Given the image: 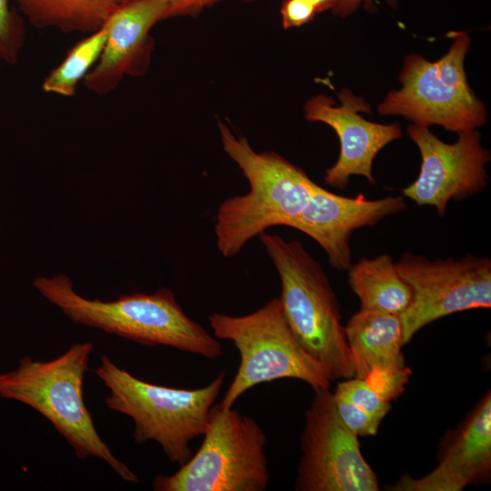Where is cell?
Wrapping results in <instances>:
<instances>
[{
  "label": "cell",
  "instance_id": "4",
  "mask_svg": "<svg viewBox=\"0 0 491 491\" xmlns=\"http://www.w3.org/2000/svg\"><path fill=\"white\" fill-rule=\"evenodd\" d=\"M259 239L278 273L279 300L299 345L330 381L354 377L339 302L323 267L296 239L267 233Z\"/></svg>",
  "mask_w": 491,
  "mask_h": 491
},
{
  "label": "cell",
  "instance_id": "20",
  "mask_svg": "<svg viewBox=\"0 0 491 491\" xmlns=\"http://www.w3.org/2000/svg\"><path fill=\"white\" fill-rule=\"evenodd\" d=\"M106 37L107 31L103 26L72 46L63 61L44 79L43 91L65 97L74 96L79 82L83 81L98 61Z\"/></svg>",
  "mask_w": 491,
  "mask_h": 491
},
{
  "label": "cell",
  "instance_id": "6",
  "mask_svg": "<svg viewBox=\"0 0 491 491\" xmlns=\"http://www.w3.org/2000/svg\"><path fill=\"white\" fill-rule=\"evenodd\" d=\"M208 320L214 336L232 342L240 355L237 371L219 403L222 407H233L250 388L277 379L301 380L314 390L330 387L324 367L296 339L279 298L245 316L215 312Z\"/></svg>",
  "mask_w": 491,
  "mask_h": 491
},
{
  "label": "cell",
  "instance_id": "25",
  "mask_svg": "<svg viewBox=\"0 0 491 491\" xmlns=\"http://www.w3.org/2000/svg\"><path fill=\"white\" fill-rule=\"evenodd\" d=\"M315 6L316 13H322L334 9L340 0H309Z\"/></svg>",
  "mask_w": 491,
  "mask_h": 491
},
{
  "label": "cell",
  "instance_id": "13",
  "mask_svg": "<svg viewBox=\"0 0 491 491\" xmlns=\"http://www.w3.org/2000/svg\"><path fill=\"white\" fill-rule=\"evenodd\" d=\"M406 208L403 195L368 199L358 194L347 197L316 185L306 205L289 227L314 239L326 253L333 268L347 270L352 265V234Z\"/></svg>",
  "mask_w": 491,
  "mask_h": 491
},
{
  "label": "cell",
  "instance_id": "26",
  "mask_svg": "<svg viewBox=\"0 0 491 491\" xmlns=\"http://www.w3.org/2000/svg\"><path fill=\"white\" fill-rule=\"evenodd\" d=\"M391 6H396L397 0H386Z\"/></svg>",
  "mask_w": 491,
  "mask_h": 491
},
{
  "label": "cell",
  "instance_id": "9",
  "mask_svg": "<svg viewBox=\"0 0 491 491\" xmlns=\"http://www.w3.org/2000/svg\"><path fill=\"white\" fill-rule=\"evenodd\" d=\"M412 290L408 307L399 316L403 343L444 316L491 306V260L466 255L460 259L431 260L406 252L396 262Z\"/></svg>",
  "mask_w": 491,
  "mask_h": 491
},
{
  "label": "cell",
  "instance_id": "7",
  "mask_svg": "<svg viewBox=\"0 0 491 491\" xmlns=\"http://www.w3.org/2000/svg\"><path fill=\"white\" fill-rule=\"evenodd\" d=\"M204 440L172 475L155 477V491H264L269 484L266 437L252 417L219 403L210 410Z\"/></svg>",
  "mask_w": 491,
  "mask_h": 491
},
{
  "label": "cell",
  "instance_id": "8",
  "mask_svg": "<svg viewBox=\"0 0 491 491\" xmlns=\"http://www.w3.org/2000/svg\"><path fill=\"white\" fill-rule=\"evenodd\" d=\"M470 39L456 33L448 52L436 62L418 55L406 56L399 80L378 105L383 115H403L419 125H439L457 134L476 130L486 120L483 103L470 89L464 60Z\"/></svg>",
  "mask_w": 491,
  "mask_h": 491
},
{
  "label": "cell",
  "instance_id": "11",
  "mask_svg": "<svg viewBox=\"0 0 491 491\" xmlns=\"http://www.w3.org/2000/svg\"><path fill=\"white\" fill-rule=\"evenodd\" d=\"M407 133L419 149L421 165L416 179L402 190L404 197L435 207L442 217L450 200H463L486 187L490 153L482 146L478 132L458 134L452 144L441 141L425 125H410Z\"/></svg>",
  "mask_w": 491,
  "mask_h": 491
},
{
  "label": "cell",
  "instance_id": "2",
  "mask_svg": "<svg viewBox=\"0 0 491 491\" xmlns=\"http://www.w3.org/2000/svg\"><path fill=\"white\" fill-rule=\"evenodd\" d=\"M225 152L249 183V191L224 200L215 217L216 247L225 257L241 252L272 226L290 224L310 199L316 184L299 167L275 152H256L245 136L236 137L218 122Z\"/></svg>",
  "mask_w": 491,
  "mask_h": 491
},
{
  "label": "cell",
  "instance_id": "22",
  "mask_svg": "<svg viewBox=\"0 0 491 491\" xmlns=\"http://www.w3.org/2000/svg\"><path fill=\"white\" fill-rule=\"evenodd\" d=\"M280 13L285 29L303 25L317 14L309 0H284Z\"/></svg>",
  "mask_w": 491,
  "mask_h": 491
},
{
  "label": "cell",
  "instance_id": "12",
  "mask_svg": "<svg viewBox=\"0 0 491 491\" xmlns=\"http://www.w3.org/2000/svg\"><path fill=\"white\" fill-rule=\"evenodd\" d=\"M341 105L324 95L311 98L305 105L308 121L331 126L339 138L340 152L336 162L326 170L324 180L332 187L344 190L351 175H362L376 184L372 166L377 153L402 136L398 123L381 125L367 121L359 113H371L369 105L348 89L338 94Z\"/></svg>",
  "mask_w": 491,
  "mask_h": 491
},
{
  "label": "cell",
  "instance_id": "5",
  "mask_svg": "<svg viewBox=\"0 0 491 491\" xmlns=\"http://www.w3.org/2000/svg\"><path fill=\"white\" fill-rule=\"evenodd\" d=\"M95 373L109 390L107 407L132 418L135 444L155 441L180 466L193 455L191 441L205 434L225 378L223 370L200 388L155 385L134 376L106 355L101 356Z\"/></svg>",
  "mask_w": 491,
  "mask_h": 491
},
{
  "label": "cell",
  "instance_id": "18",
  "mask_svg": "<svg viewBox=\"0 0 491 491\" xmlns=\"http://www.w3.org/2000/svg\"><path fill=\"white\" fill-rule=\"evenodd\" d=\"M38 29L91 34L101 29L122 0H15Z\"/></svg>",
  "mask_w": 491,
  "mask_h": 491
},
{
  "label": "cell",
  "instance_id": "10",
  "mask_svg": "<svg viewBox=\"0 0 491 491\" xmlns=\"http://www.w3.org/2000/svg\"><path fill=\"white\" fill-rule=\"evenodd\" d=\"M301 434L297 491H377L378 478L358 439L342 422L329 388L315 389Z\"/></svg>",
  "mask_w": 491,
  "mask_h": 491
},
{
  "label": "cell",
  "instance_id": "24",
  "mask_svg": "<svg viewBox=\"0 0 491 491\" xmlns=\"http://www.w3.org/2000/svg\"><path fill=\"white\" fill-rule=\"evenodd\" d=\"M373 0H340L333 9L335 15L341 17H346L356 11L362 4L371 7Z\"/></svg>",
  "mask_w": 491,
  "mask_h": 491
},
{
  "label": "cell",
  "instance_id": "19",
  "mask_svg": "<svg viewBox=\"0 0 491 491\" xmlns=\"http://www.w3.org/2000/svg\"><path fill=\"white\" fill-rule=\"evenodd\" d=\"M333 394L338 416L356 436H376L391 408L362 378L343 379Z\"/></svg>",
  "mask_w": 491,
  "mask_h": 491
},
{
  "label": "cell",
  "instance_id": "3",
  "mask_svg": "<svg viewBox=\"0 0 491 491\" xmlns=\"http://www.w3.org/2000/svg\"><path fill=\"white\" fill-rule=\"evenodd\" d=\"M93 349V344L86 341L71 345L48 361L25 356L15 369L0 374V396L40 413L66 440L77 458H98L123 480L137 483V476L101 438L85 404V375Z\"/></svg>",
  "mask_w": 491,
  "mask_h": 491
},
{
  "label": "cell",
  "instance_id": "16",
  "mask_svg": "<svg viewBox=\"0 0 491 491\" xmlns=\"http://www.w3.org/2000/svg\"><path fill=\"white\" fill-rule=\"evenodd\" d=\"M356 377L366 379L379 371L406 368L402 353L403 329L399 316L360 309L345 326Z\"/></svg>",
  "mask_w": 491,
  "mask_h": 491
},
{
  "label": "cell",
  "instance_id": "21",
  "mask_svg": "<svg viewBox=\"0 0 491 491\" xmlns=\"http://www.w3.org/2000/svg\"><path fill=\"white\" fill-rule=\"evenodd\" d=\"M25 41V23L11 7L10 0H0V60L17 63Z\"/></svg>",
  "mask_w": 491,
  "mask_h": 491
},
{
  "label": "cell",
  "instance_id": "1",
  "mask_svg": "<svg viewBox=\"0 0 491 491\" xmlns=\"http://www.w3.org/2000/svg\"><path fill=\"white\" fill-rule=\"evenodd\" d=\"M33 286L76 324L141 345L165 346L210 359L224 354L217 338L185 315L168 288L103 301L80 296L71 279L63 274L39 276Z\"/></svg>",
  "mask_w": 491,
  "mask_h": 491
},
{
  "label": "cell",
  "instance_id": "23",
  "mask_svg": "<svg viewBox=\"0 0 491 491\" xmlns=\"http://www.w3.org/2000/svg\"><path fill=\"white\" fill-rule=\"evenodd\" d=\"M223 0H165L166 4L165 19L176 16H196L205 8ZM251 3L255 0H240Z\"/></svg>",
  "mask_w": 491,
  "mask_h": 491
},
{
  "label": "cell",
  "instance_id": "14",
  "mask_svg": "<svg viewBox=\"0 0 491 491\" xmlns=\"http://www.w3.org/2000/svg\"><path fill=\"white\" fill-rule=\"evenodd\" d=\"M165 0H122L104 26L107 37L103 52L83 79L92 93L105 95L115 91L125 75L145 73L153 49L150 31L165 19Z\"/></svg>",
  "mask_w": 491,
  "mask_h": 491
},
{
  "label": "cell",
  "instance_id": "15",
  "mask_svg": "<svg viewBox=\"0 0 491 491\" xmlns=\"http://www.w3.org/2000/svg\"><path fill=\"white\" fill-rule=\"evenodd\" d=\"M491 473V394L487 391L451 433L437 466L420 478L405 475L397 491H461L489 480Z\"/></svg>",
  "mask_w": 491,
  "mask_h": 491
},
{
  "label": "cell",
  "instance_id": "17",
  "mask_svg": "<svg viewBox=\"0 0 491 491\" xmlns=\"http://www.w3.org/2000/svg\"><path fill=\"white\" fill-rule=\"evenodd\" d=\"M348 270V285L364 310L400 316L410 305L412 290L387 254L361 258Z\"/></svg>",
  "mask_w": 491,
  "mask_h": 491
}]
</instances>
